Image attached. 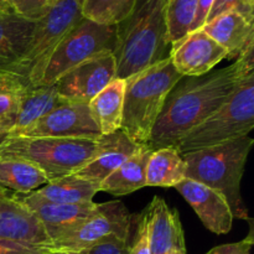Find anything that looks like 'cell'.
<instances>
[{"mask_svg": "<svg viewBox=\"0 0 254 254\" xmlns=\"http://www.w3.org/2000/svg\"><path fill=\"white\" fill-rule=\"evenodd\" d=\"M254 49L246 51L231 66L212 69L203 76L183 77L166 97L150 139L151 150L175 146L188 131L217 111L254 73Z\"/></svg>", "mask_w": 254, "mask_h": 254, "instance_id": "cell-1", "label": "cell"}, {"mask_svg": "<svg viewBox=\"0 0 254 254\" xmlns=\"http://www.w3.org/2000/svg\"><path fill=\"white\" fill-rule=\"evenodd\" d=\"M170 47L166 0H136L133 12L117 25V78L127 79L168 59Z\"/></svg>", "mask_w": 254, "mask_h": 254, "instance_id": "cell-2", "label": "cell"}, {"mask_svg": "<svg viewBox=\"0 0 254 254\" xmlns=\"http://www.w3.org/2000/svg\"><path fill=\"white\" fill-rule=\"evenodd\" d=\"M254 140L250 136L183 154L186 179L203 184L225 196L233 217L248 220L241 195V181Z\"/></svg>", "mask_w": 254, "mask_h": 254, "instance_id": "cell-3", "label": "cell"}, {"mask_svg": "<svg viewBox=\"0 0 254 254\" xmlns=\"http://www.w3.org/2000/svg\"><path fill=\"white\" fill-rule=\"evenodd\" d=\"M183 78L165 59L126 79L121 130L136 144H148L166 97Z\"/></svg>", "mask_w": 254, "mask_h": 254, "instance_id": "cell-4", "label": "cell"}, {"mask_svg": "<svg viewBox=\"0 0 254 254\" xmlns=\"http://www.w3.org/2000/svg\"><path fill=\"white\" fill-rule=\"evenodd\" d=\"M97 140L12 136L0 140V156L27 161L41 170L47 180L54 181L73 175L88 163L96 151Z\"/></svg>", "mask_w": 254, "mask_h": 254, "instance_id": "cell-5", "label": "cell"}, {"mask_svg": "<svg viewBox=\"0 0 254 254\" xmlns=\"http://www.w3.org/2000/svg\"><path fill=\"white\" fill-rule=\"evenodd\" d=\"M254 128V73L210 117L191 129L174 148L180 154L248 136Z\"/></svg>", "mask_w": 254, "mask_h": 254, "instance_id": "cell-6", "label": "cell"}, {"mask_svg": "<svg viewBox=\"0 0 254 254\" xmlns=\"http://www.w3.org/2000/svg\"><path fill=\"white\" fill-rule=\"evenodd\" d=\"M83 0H59L35 21L34 31L24 56L10 73L21 77L27 87H37L47 61L57 45L82 19Z\"/></svg>", "mask_w": 254, "mask_h": 254, "instance_id": "cell-7", "label": "cell"}, {"mask_svg": "<svg viewBox=\"0 0 254 254\" xmlns=\"http://www.w3.org/2000/svg\"><path fill=\"white\" fill-rule=\"evenodd\" d=\"M116 47L117 25H101L82 17L52 52L39 86L55 84L69 69L93 57L113 54Z\"/></svg>", "mask_w": 254, "mask_h": 254, "instance_id": "cell-8", "label": "cell"}, {"mask_svg": "<svg viewBox=\"0 0 254 254\" xmlns=\"http://www.w3.org/2000/svg\"><path fill=\"white\" fill-rule=\"evenodd\" d=\"M131 215L121 201L98 203V208L73 228L52 241L55 252L83 254L111 240L129 241Z\"/></svg>", "mask_w": 254, "mask_h": 254, "instance_id": "cell-9", "label": "cell"}, {"mask_svg": "<svg viewBox=\"0 0 254 254\" xmlns=\"http://www.w3.org/2000/svg\"><path fill=\"white\" fill-rule=\"evenodd\" d=\"M19 136L97 140L102 134L92 118L88 103L64 101Z\"/></svg>", "mask_w": 254, "mask_h": 254, "instance_id": "cell-10", "label": "cell"}, {"mask_svg": "<svg viewBox=\"0 0 254 254\" xmlns=\"http://www.w3.org/2000/svg\"><path fill=\"white\" fill-rule=\"evenodd\" d=\"M117 78V64L113 54L87 60L69 69L55 83L64 101L89 103L99 92Z\"/></svg>", "mask_w": 254, "mask_h": 254, "instance_id": "cell-11", "label": "cell"}, {"mask_svg": "<svg viewBox=\"0 0 254 254\" xmlns=\"http://www.w3.org/2000/svg\"><path fill=\"white\" fill-rule=\"evenodd\" d=\"M227 52L202 29L193 30L171 45L169 59L183 77L203 76L212 71Z\"/></svg>", "mask_w": 254, "mask_h": 254, "instance_id": "cell-12", "label": "cell"}, {"mask_svg": "<svg viewBox=\"0 0 254 254\" xmlns=\"http://www.w3.org/2000/svg\"><path fill=\"white\" fill-rule=\"evenodd\" d=\"M140 218L148 233L150 254L186 251L185 235L179 212L171 210L163 198L155 196L143 211Z\"/></svg>", "mask_w": 254, "mask_h": 254, "instance_id": "cell-13", "label": "cell"}, {"mask_svg": "<svg viewBox=\"0 0 254 254\" xmlns=\"http://www.w3.org/2000/svg\"><path fill=\"white\" fill-rule=\"evenodd\" d=\"M175 189L190 203L208 231L216 235H227L232 230L235 217L222 193L190 179L181 181Z\"/></svg>", "mask_w": 254, "mask_h": 254, "instance_id": "cell-14", "label": "cell"}, {"mask_svg": "<svg viewBox=\"0 0 254 254\" xmlns=\"http://www.w3.org/2000/svg\"><path fill=\"white\" fill-rule=\"evenodd\" d=\"M25 206L41 222L50 240H56L62 233L73 228L82 221L93 215L98 208V203H57L45 200L36 192L27 193L20 198Z\"/></svg>", "mask_w": 254, "mask_h": 254, "instance_id": "cell-15", "label": "cell"}, {"mask_svg": "<svg viewBox=\"0 0 254 254\" xmlns=\"http://www.w3.org/2000/svg\"><path fill=\"white\" fill-rule=\"evenodd\" d=\"M0 240L52 247L44 226L16 196H0Z\"/></svg>", "mask_w": 254, "mask_h": 254, "instance_id": "cell-16", "label": "cell"}, {"mask_svg": "<svg viewBox=\"0 0 254 254\" xmlns=\"http://www.w3.org/2000/svg\"><path fill=\"white\" fill-rule=\"evenodd\" d=\"M141 145L144 144L134 143L122 130L102 135L97 140L96 151L91 160L74 173V175L99 186L104 179L134 155Z\"/></svg>", "mask_w": 254, "mask_h": 254, "instance_id": "cell-17", "label": "cell"}, {"mask_svg": "<svg viewBox=\"0 0 254 254\" xmlns=\"http://www.w3.org/2000/svg\"><path fill=\"white\" fill-rule=\"evenodd\" d=\"M201 29L227 52L233 62L254 49V20L237 11H227L206 22Z\"/></svg>", "mask_w": 254, "mask_h": 254, "instance_id": "cell-18", "label": "cell"}, {"mask_svg": "<svg viewBox=\"0 0 254 254\" xmlns=\"http://www.w3.org/2000/svg\"><path fill=\"white\" fill-rule=\"evenodd\" d=\"M35 21L15 12H0V73H10L26 51Z\"/></svg>", "mask_w": 254, "mask_h": 254, "instance_id": "cell-19", "label": "cell"}, {"mask_svg": "<svg viewBox=\"0 0 254 254\" xmlns=\"http://www.w3.org/2000/svg\"><path fill=\"white\" fill-rule=\"evenodd\" d=\"M64 102L59 96L55 84L51 86H39L27 87L24 97L20 103V108L15 117L14 126L11 130L4 136L12 138V136L21 135L30 127L34 126L40 118L46 116L55 107Z\"/></svg>", "mask_w": 254, "mask_h": 254, "instance_id": "cell-20", "label": "cell"}, {"mask_svg": "<svg viewBox=\"0 0 254 254\" xmlns=\"http://www.w3.org/2000/svg\"><path fill=\"white\" fill-rule=\"evenodd\" d=\"M151 153L153 150L146 144L141 145L134 155L99 184V191L124 196L145 188L146 165Z\"/></svg>", "mask_w": 254, "mask_h": 254, "instance_id": "cell-21", "label": "cell"}, {"mask_svg": "<svg viewBox=\"0 0 254 254\" xmlns=\"http://www.w3.org/2000/svg\"><path fill=\"white\" fill-rule=\"evenodd\" d=\"M126 79L116 78L88 103L92 118L102 135L121 130Z\"/></svg>", "mask_w": 254, "mask_h": 254, "instance_id": "cell-22", "label": "cell"}, {"mask_svg": "<svg viewBox=\"0 0 254 254\" xmlns=\"http://www.w3.org/2000/svg\"><path fill=\"white\" fill-rule=\"evenodd\" d=\"M186 179L183 154L174 146L153 150L146 165L148 188H175Z\"/></svg>", "mask_w": 254, "mask_h": 254, "instance_id": "cell-23", "label": "cell"}, {"mask_svg": "<svg viewBox=\"0 0 254 254\" xmlns=\"http://www.w3.org/2000/svg\"><path fill=\"white\" fill-rule=\"evenodd\" d=\"M49 183L41 170L27 161L0 156V189L15 193H30Z\"/></svg>", "mask_w": 254, "mask_h": 254, "instance_id": "cell-24", "label": "cell"}, {"mask_svg": "<svg viewBox=\"0 0 254 254\" xmlns=\"http://www.w3.org/2000/svg\"><path fill=\"white\" fill-rule=\"evenodd\" d=\"M99 191V186L77 175H68L57 180L49 181L35 190L45 200L57 203H89Z\"/></svg>", "mask_w": 254, "mask_h": 254, "instance_id": "cell-25", "label": "cell"}, {"mask_svg": "<svg viewBox=\"0 0 254 254\" xmlns=\"http://www.w3.org/2000/svg\"><path fill=\"white\" fill-rule=\"evenodd\" d=\"M27 86L21 77L0 73V140L11 130Z\"/></svg>", "mask_w": 254, "mask_h": 254, "instance_id": "cell-26", "label": "cell"}, {"mask_svg": "<svg viewBox=\"0 0 254 254\" xmlns=\"http://www.w3.org/2000/svg\"><path fill=\"white\" fill-rule=\"evenodd\" d=\"M136 0H83L82 16L101 25H119L135 7Z\"/></svg>", "mask_w": 254, "mask_h": 254, "instance_id": "cell-27", "label": "cell"}, {"mask_svg": "<svg viewBox=\"0 0 254 254\" xmlns=\"http://www.w3.org/2000/svg\"><path fill=\"white\" fill-rule=\"evenodd\" d=\"M198 0H166V25L170 45L192 31Z\"/></svg>", "mask_w": 254, "mask_h": 254, "instance_id": "cell-28", "label": "cell"}, {"mask_svg": "<svg viewBox=\"0 0 254 254\" xmlns=\"http://www.w3.org/2000/svg\"><path fill=\"white\" fill-rule=\"evenodd\" d=\"M237 11L247 19L254 20V0H213L207 21L227 11Z\"/></svg>", "mask_w": 254, "mask_h": 254, "instance_id": "cell-29", "label": "cell"}, {"mask_svg": "<svg viewBox=\"0 0 254 254\" xmlns=\"http://www.w3.org/2000/svg\"><path fill=\"white\" fill-rule=\"evenodd\" d=\"M55 251L46 246H35L15 241L0 240V254H52Z\"/></svg>", "mask_w": 254, "mask_h": 254, "instance_id": "cell-30", "label": "cell"}, {"mask_svg": "<svg viewBox=\"0 0 254 254\" xmlns=\"http://www.w3.org/2000/svg\"><path fill=\"white\" fill-rule=\"evenodd\" d=\"M59 0H25L20 9L19 15L22 17L36 21L44 16Z\"/></svg>", "mask_w": 254, "mask_h": 254, "instance_id": "cell-31", "label": "cell"}, {"mask_svg": "<svg viewBox=\"0 0 254 254\" xmlns=\"http://www.w3.org/2000/svg\"><path fill=\"white\" fill-rule=\"evenodd\" d=\"M254 237H253V231L251 228L250 233L247 237L242 241L233 243H227V245H221L217 247L212 248L208 251L206 254H251V250L253 247Z\"/></svg>", "mask_w": 254, "mask_h": 254, "instance_id": "cell-32", "label": "cell"}, {"mask_svg": "<svg viewBox=\"0 0 254 254\" xmlns=\"http://www.w3.org/2000/svg\"><path fill=\"white\" fill-rule=\"evenodd\" d=\"M130 245L129 241L111 240L92 247L83 254H129Z\"/></svg>", "mask_w": 254, "mask_h": 254, "instance_id": "cell-33", "label": "cell"}, {"mask_svg": "<svg viewBox=\"0 0 254 254\" xmlns=\"http://www.w3.org/2000/svg\"><path fill=\"white\" fill-rule=\"evenodd\" d=\"M129 254H150L149 252V242H148V233H146L145 225L143 220L139 217L138 228H136L135 240L133 245L130 246Z\"/></svg>", "mask_w": 254, "mask_h": 254, "instance_id": "cell-34", "label": "cell"}, {"mask_svg": "<svg viewBox=\"0 0 254 254\" xmlns=\"http://www.w3.org/2000/svg\"><path fill=\"white\" fill-rule=\"evenodd\" d=\"M212 4H213V0H198L195 21H193V26H192V31L193 30L201 29V27L206 24Z\"/></svg>", "mask_w": 254, "mask_h": 254, "instance_id": "cell-35", "label": "cell"}, {"mask_svg": "<svg viewBox=\"0 0 254 254\" xmlns=\"http://www.w3.org/2000/svg\"><path fill=\"white\" fill-rule=\"evenodd\" d=\"M25 0H0V12L19 14Z\"/></svg>", "mask_w": 254, "mask_h": 254, "instance_id": "cell-36", "label": "cell"}, {"mask_svg": "<svg viewBox=\"0 0 254 254\" xmlns=\"http://www.w3.org/2000/svg\"><path fill=\"white\" fill-rule=\"evenodd\" d=\"M169 254H188V253H186V251H173V252H170Z\"/></svg>", "mask_w": 254, "mask_h": 254, "instance_id": "cell-37", "label": "cell"}, {"mask_svg": "<svg viewBox=\"0 0 254 254\" xmlns=\"http://www.w3.org/2000/svg\"><path fill=\"white\" fill-rule=\"evenodd\" d=\"M52 254H76V253H64V252H55Z\"/></svg>", "mask_w": 254, "mask_h": 254, "instance_id": "cell-38", "label": "cell"}, {"mask_svg": "<svg viewBox=\"0 0 254 254\" xmlns=\"http://www.w3.org/2000/svg\"><path fill=\"white\" fill-rule=\"evenodd\" d=\"M5 193H7L6 191H4V190H1V189H0V196H1V195H5Z\"/></svg>", "mask_w": 254, "mask_h": 254, "instance_id": "cell-39", "label": "cell"}]
</instances>
